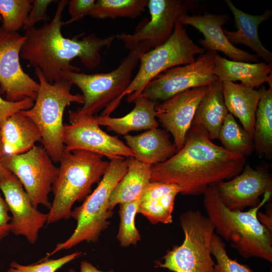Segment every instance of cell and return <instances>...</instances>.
Returning <instances> with one entry per match:
<instances>
[{"label": "cell", "mask_w": 272, "mask_h": 272, "mask_svg": "<svg viewBox=\"0 0 272 272\" xmlns=\"http://www.w3.org/2000/svg\"><path fill=\"white\" fill-rule=\"evenodd\" d=\"M5 155L24 153L41 142V135L35 123L22 111L8 118L0 128Z\"/></svg>", "instance_id": "cb8c5ba5"}, {"label": "cell", "mask_w": 272, "mask_h": 272, "mask_svg": "<svg viewBox=\"0 0 272 272\" xmlns=\"http://www.w3.org/2000/svg\"><path fill=\"white\" fill-rule=\"evenodd\" d=\"M82 254L76 251L56 259L44 258L39 262L30 265H22L13 261L6 272H56L65 264L79 257Z\"/></svg>", "instance_id": "836d02e7"}, {"label": "cell", "mask_w": 272, "mask_h": 272, "mask_svg": "<svg viewBox=\"0 0 272 272\" xmlns=\"http://www.w3.org/2000/svg\"><path fill=\"white\" fill-rule=\"evenodd\" d=\"M124 138L133 157L151 166L166 161L177 152L168 133L158 127L138 135L127 134Z\"/></svg>", "instance_id": "ffe728a7"}, {"label": "cell", "mask_w": 272, "mask_h": 272, "mask_svg": "<svg viewBox=\"0 0 272 272\" xmlns=\"http://www.w3.org/2000/svg\"><path fill=\"white\" fill-rule=\"evenodd\" d=\"M69 272H77L73 268L69 269ZM80 272H114L113 270H110L108 271H103L98 269L90 262L83 260L80 264Z\"/></svg>", "instance_id": "ab89813d"}, {"label": "cell", "mask_w": 272, "mask_h": 272, "mask_svg": "<svg viewBox=\"0 0 272 272\" xmlns=\"http://www.w3.org/2000/svg\"><path fill=\"white\" fill-rule=\"evenodd\" d=\"M33 0H0L2 27L10 32L23 28L31 9Z\"/></svg>", "instance_id": "1f68e13d"}, {"label": "cell", "mask_w": 272, "mask_h": 272, "mask_svg": "<svg viewBox=\"0 0 272 272\" xmlns=\"http://www.w3.org/2000/svg\"><path fill=\"white\" fill-rule=\"evenodd\" d=\"M1 19H1V16H0V20H1Z\"/></svg>", "instance_id": "7bdbcfd3"}, {"label": "cell", "mask_w": 272, "mask_h": 272, "mask_svg": "<svg viewBox=\"0 0 272 272\" xmlns=\"http://www.w3.org/2000/svg\"><path fill=\"white\" fill-rule=\"evenodd\" d=\"M126 173L115 186L111 194L109 210L113 212L120 203L131 201L140 197L151 182V167L134 157H128Z\"/></svg>", "instance_id": "4316f807"}, {"label": "cell", "mask_w": 272, "mask_h": 272, "mask_svg": "<svg viewBox=\"0 0 272 272\" xmlns=\"http://www.w3.org/2000/svg\"><path fill=\"white\" fill-rule=\"evenodd\" d=\"M4 167L20 181L32 205L43 206L49 210V194L52 190L58 167L42 147L35 146L21 154L5 155L2 159Z\"/></svg>", "instance_id": "30bf717a"}, {"label": "cell", "mask_w": 272, "mask_h": 272, "mask_svg": "<svg viewBox=\"0 0 272 272\" xmlns=\"http://www.w3.org/2000/svg\"><path fill=\"white\" fill-rule=\"evenodd\" d=\"M0 190L12 214L11 232L24 236L31 244L35 243L40 230L46 225L48 213L34 207L22 184L12 173L0 179Z\"/></svg>", "instance_id": "9a60e30c"}, {"label": "cell", "mask_w": 272, "mask_h": 272, "mask_svg": "<svg viewBox=\"0 0 272 272\" xmlns=\"http://www.w3.org/2000/svg\"><path fill=\"white\" fill-rule=\"evenodd\" d=\"M184 238L156 262L155 267L174 272H213L215 262L211 253L215 228L199 211L189 210L180 216Z\"/></svg>", "instance_id": "ba28073f"}, {"label": "cell", "mask_w": 272, "mask_h": 272, "mask_svg": "<svg viewBox=\"0 0 272 272\" xmlns=\"http://www.w3.org/2000/svg\"><path fill=\"white\" fill-rule=\"evenodd\" d=\"M68 2L66 0L58 2L49 23H45L39 28L33 27L25 30L21 50L20 57L38 68L50 84L64 79V75L67 72H80V68L71 64L76 57L89 69L97 67L101 61V50L109 47L116 38L113 35L102 38L95 34H90L81 39H78L79 35L72 39L64 37L61 32L64 25L61 18Z\"/></svg>", "instance_id": "7a4b0ae2"}, {"label": "cell", "mask_w": 272, "mask_h": 272, "mask_svg": "<svg viewBox=\"0 0 272 272\" xmlns=\"http://www.w3.org/2000/svg\"><path fill=\"white\" fill-rule=\"evenodd\" d=\"M179 193L180 189L176 185L150 182L140 196L137 214H142L153 224H170Z\"/></svg>", "instance_id": "44dd1931"}, {"label": "cell", "mask_w": 272, "mask_h": 272, "mask_svg": "<svg viewBox=\"0 0 272 272\" xmlns=\"http://www.w3.org/2000/svg\"><path fill=\"white\" fill-rule=\"evenodd\" d=\"M152 49L148 41L140 42L130 49L113 71L107 73L86 74L76 72L65 73L64 79L82 92L83 106L78 109L94 115L104 109L101 115H110L119 106V99L132 81L134 70L142 55Z\"/></svg>", "instance_id": "5b68a950"}, {"label": "cell", "mask_w": 272, "mask_h": 272, "mask_svg": "<svg viewBox=\"0 0 272 272\" xmlns=\"http://www.w3.org/2000/svg\"><path fill=\"white\" fill-rule=\"evenodd\" d=\"M212 85L189 89L157 103L156 118L172 135L177 151L184 146L196 110Z\"/></svg>", "instance_id": "2e32d148"}, {"label": "cell", "mask_w": 272, "mask_h": 272, "mask_svg": "<svg viewBox=\"0 0 272 272\" xmlns=\"http://www.w3.org/2000/svg\"><path fill=\"white\" fill-rule=\"evenodd\" d=\"M128 164V158L110 160L96 189L81 206L72 211L71 218L77 221L76 227L72 234L65 241L58 243L45 257L48 258L62 250H68L82 242L90 243L98 241L101 233L110 224L109 219L113 213L109 210L111 194L126 173Z\"/></svg>", "instance_id": "8992f818"}, {"label": "cell", "mask_w": 272, "mask_h": 272, "mask_svg": "<svg viewBox=\"0 0 272 272\" xmlns=\"http://www.w3.org/2000/svg\"><path fill=\"white\" fill-rule=\"evenodd\" d=\"M259 90L261 96L255 114L253 140L257 154L269 158L272 153V87Z\"/></svg>", "instance_id": "83f0119b"}, {"label": "cell", "mask_w": 272, "mask_h": 272, "mask_svg": "<svg viewBox=\"0 0 272 272\" xmlns=\"http://www.w3.org/2000/svg\"><path fill=\"white\" fill-rule=\"evenodd\" d=\"M54 2L53 0H33L31 9L26 19L23 29L26 30L34 27L38 22L48 19L47 8Z\"/></svg>", "instance_id": "d590c367"}, {"label": "cell", "mask_w": 272, "mask_h": 272, "mask_svg": "<svg viewBox=\"0 0 272 272\" xmlns=\"http://www.w3.org/2000/svg\"><path fill=\"white\" fill-rule=\"evenodd\" d=\"M203 195V206L217 235L229 242L244 258L255 257L272 262V231L257 217L259 209L269 200L271 191L264 194L259 205L247 211L227 208L216 185L209 187Z\"/></svg>", "instance_id": "3957f363"}, {"label": "cell", "mask_w": 272, "mask_h": 272, "mask_svg": "<svg viewBox=\"0 0 272 272\" xmlns=\"http://www.w3.org/2000/svg\"><path fill=\"white\" fill-rule=\"evenodd\" d=\"M9 211L8 206L0 190V241L11 232L10 223L11 217L9 215Z\"/></svg>", "instance_id": "74e56055"}, {"label": "cell", "mask_w": 272, "mask_h": 272, "mask_svg": "<svg viewBox=\"0 0 272 272\" xmlns=\"http://www.w3.org/2000/svg\"><path fill=\"white\" fill-rule=\"evenodd\" d=\"M11 174V172L4 167L0 159V179L7 177Z\"/></svg>", "instance_id": "60d3db41"}, {"label": "cell", "mask_w": 272, "mask_h": 272, "mask_svg": "<svg viewBox=\"0 0 272 272\" xmlns=\"http://www.w3.org/2000/svg\"><path fill=\"white\" fill-rule=\"evenodd\" d=\"M206 52L190 39L183 25L177 21L172 34L165 43L142 55L138 72L120 97L119 103L125 95H127L128 102H134L147 85L160 73L175 66L192 63L196 54Z\"/></svg>", "instance_id": "9c48e42d"}, {"label": "cell", "mask_w": 272, "mask_h": 272, "mask_svg": "<svg viewBox=\"0 0 272 272\" xmlns=\"http://www.w3.org/2000/svg\"><path fill=\"white\" fill-rule=\"evenodd\" d=\"M216 54L207 51L192 63L163 72L147 85L139 97L163 101L186 90L213 84L218 80L213 73Z\"/></svg>", "instance_id": "8fae6325"}, {"label": "cell", "mask_w": 272, "mask_h": 272, "mask_svg": "<svg viewBox=\"0 0 272 272\" xmlns=\"http://www.w3.org/2000/svg\"><path fill=\"white\" fill-rule=\"evenodd\" d=\"M195 7L191 0H148L150 19L141 22L133 34L124 33L116 37L129 50L144 41H149L152 49L156 48L169 39L179 18Z\"/></svg>", "instance_id": "4fadbf2b"}, {"label": "cell", "mask_w": 272, "mask_h": 272, "mask_svg": "<svg viewBox=\"0 0 272 272\" xmlns=\"http://www.w3.org/2000/svg\"><path fill=\"white\" fill-rule=\"evenodd\" d=\"M222 82L224 100L229 113L239 120L243 128L253 138L260 90L249 88L242 83Z\"/></svg>", "instance_id": "603a6c76"}, {"label": "cell", "mask_w": 272, "mask_h": 272, "mask_svg": "<svg viewBox=\"0 0 272 272\" xmlns=\"http://www.w3.org/2000/svg\"><path fill=\"white\" fill-rule=\"evenodd\" d=\"M272 63L265 62L249 63L228 60L217 53L214 59V74L221 82L240 81L254 89L264 83L272 87Z\"/></svg>", "instance_id": "7402d4cb"}, {"label": "cell", "mask_w": 272, "mask_h": 272, "mask_svg": "<svg viewBox=\"0 0 272 272\" xmlns=\"http://www.w3.org/2000/svg\"><path fill=\"white\" fill-rule=\"evenodd\" d=\"M134 102L135 105L132 110L122 117H112L101 115L95 116L98 124L124 136L131 131L158 127L155 110L158 102L139 97Z\"/></svg>", "instance_id": "484cf974"}, {"label": "cell", "mask_w": 272, "mask_h": 272, "mask_svg": "<svg viewBox=\"0 0 272 272\" xmlns=\"http://www.w3.org/2000/svg\"><path fill=\"white\" fill-rule=\"evenodd\" d=\"M140 197L131 201L119 204L120 224L116 239L122 247L135 245L141 240V235L134 221Z\"/></svg>", "instance_id": "4dcf8cb0"}, {"label": "cell", "mask_w": 272, "mask_h": 272, "mask_svg": "<svg viewBox=\"0 0 272 272\" xmlns=\"http://www.w3.org/2000/svg\"><path fill=\"white\" fill-rule=\"evenodd\" d=\"M246 163L245 157L227 151L191 126L183 147L152 166L150 181L176 185L183 195H199L209 187L240 174Z\"/></svg>", "instance_id": "6da1fadb"}, {"label": "cell", "mask_w": 272, "mask_h": 272, "mask_svg": "<svg viewBox=\"0 0 272 272\" xmlns=\"http://www.w3.org/2000/svg\"><path fill=\"white\" fill-rule=\"evenodd\" d=\"M148 0H97L90 16L98 19H135L148 6Z\"/></svg>", "instance_id": "f546056e"}, {"label": "cell", "mask_w": 272, "mask_h": 272, "mask_svg": "<svg viewBox=\"0 0 272 272\" xmlns=\"http://www.w3.org/2000/svg\"><path fill=\"white\" fill-rule=\"evenodd\" d=\"M70 123L64 124V150H84L98 154L110 160L120 157H133V154L116 136L104 131L94 115L84 113L78 109L70 111Z\"/></svg>", "instance_id": "7c38bea8"}, {"label": "cell", "mask_w": 272, "mask_h": 272, "mask_svg": "<svg viewBox=\"0 0 272 272\" xmlns=\"http://www.w3.org/2000/svg\"><path fill=\"white\" fill-rule=\"evenodd\" d=\"M103 157L84 150H64L52 186L53 199L46 225L71 218L74 203L84 201L91 193L92 185L105 173L109 162Z\"/></svg>", "instance_id": "277c9868"}, {"label": "cell", "mask_w": 272, "mask_h": 272, "mask_svg": "<svg viewBox=\"0 0 272 272\" xmlns=\"http://www.w3.org/2000/svg\"><path fill=\"white\" fill-rule=\"evenodd\" d=\"M68 5L69 13L71 19L67 22H64V25L79 21L84 17L90 15L94 8L95 1L71 0L68 2Z\"/></svg>", "instance_id": "8d00e7d4"}, {"label": "cell", "mask_w": 272, "mask_h": 272, "mask_svg": "<svg viewBox=\"0 0 272 272\" xmlns=\"http://www.w3.org/2000/svg\"><path fill=\"white\" fill-rule=\"evenodd\" d=\"M225 2L234 16L237 28L235 31L223 29L230 42L234 45H245L254 51L258 57L262 58L264 62L272 63V53L263 46L258 35L259 26L270 19L271 11L265 10L262 14L253 15L237 8L230 0Z\"/></svg>", "instance_id": "d6986e66"}, {"label": "cell", "mask_w": 272, "mask_h": 272, "mask_svg": "<svg viewBox=\"0 0 272 272\" xmlns=\"http://www.w3.org/2000/svg\"><path fill=\"white\" fill-rule=\"evenodd\" d=\"M25 36L0 27V94L5 99L18 102L36 98L39 84L23 70L20 52Z\"/></svg>", "instance_id": "5bb4252c"}, {"label": "cell", "mask_w": 272, "mask_h": 272, "mask_svg": "<svg viewBox=\"0 0 272 272\" xmlns=\"http://www.w3.org/2000/svg\"><path fill=\"white\" fill-rule=\"evenodd\" d=\"M4 156H5V154L4 152L3 143H2V137H1V134L0 132V159H1Z\"/></svg>", "instance_id": "b9f144b4"}, {"label": "cell", "mask_w": 272, "mask_h": 272, "mask_svg": "<svg viewBox=\"0 0 272 272\" xmlns=\"http://www.w3.org/2000/svg\"><path fill=\"white\" fill-rule=\"evenodd\" d=\"M229 19L228 14L206 13L202 15H186L180 18L178 21L183 25L193 27L203 34L204 39L198 41L206 51L222 52L234 61L258 62L259 59L256 54L236 47L228 40L222 27Z\"/></svg>", "instance_id": "ac0fdd59"}, {"label": "cell", "mask_w": 272, "mask_h": 272, "mask_svg": "<svg viewBox=\"0 0 272 272\" xmlns=\"http://www.w3.org/2000/svg\"><path fill=\"white\" fill-rule=\"evenodd\" d=\"M229 113L225 105L222 82H214L199 103L192 125L201 130L211 141L218 139L222 124Z\"/></svg>", "instance_id": "d4e9b609"}, {"label": "cell", "mask_w": 272, "mask_h": 272, "mask_svg": "<svg viewBox=\"0 0 272 272\" xmlns=\"http://www.w3.org/2000/svg\"><path fill=\"white\" fill-rule=\"evenodd\" d=\"M218 195L225 206L231 210L243 211L254 208L260 202V196L272 190L271 176L266 169H253L248 163L242 171L216 184Z\"/></svg>", "instance_id": "e0dca14e"}, {"label": "cell", "mask_w": 272, "mask_h": 272, "mask_svg": "<svg viewBox=\"0 0 272 272\" xmlns=\"http://www.w3.org/2000/svg\"><path fill=\"white\" fill-rule=\"evenodd\" d=\"M267 208L265 213L258 212L257 217L259 222L268 230L272 231L271 205Z\"/></svg>", "instance_id": "f35d334b"}, {"label": "cell", "mask_w": 272, "mask_h": 272, "mask_svg": "<svg viewBox=\"0 0 272 272\" xmlns=\"http://www.w3.org/2000/svg\"><path fill=\"white\" fill-rule=\"evenodd\" d=\"M218 139L225 150L233 154L246 157L254 150L253 138L229 113L222 124Z\"/></svg>", "instance_id": "f1b7e54d"}, {"label": "cell", "mask_w": 272, "mask_h": 272, "mask_svg": "<svg viewBox=\"0 0 272 272\" xmlns=\"http://www.w3.org/2000/svg\"><path fill=\"white\" fill-rule=\"evenodd\" d=\"M211 253L216 260L213 272H253L248 266L229 256L226 245L215 233L212 237Z\"/></svg>", "instance_id": "d6a6232c"}, {"label": "cell", "mask_w": 272, "mask_h": 272, "mask_svg": "<svg viewBox=\"0 0 272 272\" xmlns=\"http://www.w3.org/2000/svg\"><path fill=\"white\" fill-rule=\"evenodd\" d=\"M34 104V100L29 98L18 102H11L2 98L0 96V128L10 116L17 112L30 109Z\"/></svg>", "instance_id": "e575fe53"}, {"label": "cell", "mask_w": 272, "mask_h": 272, "mask_svg": "<svg viewBox=\"0 0 272 272\" xmlns=\"http://www.w3.org/2000/svg\"><path fill=\"white\" fill-rule=\"evenodd\" d=\"M39 88L34 105L22 111L36 125L41 135V143L54 163H59L64 151L63 116L72 103H84L82 95L71 92L73 85L63 79L48 82L40 70L35 67Z\"/></svg>", "instance_id": "52a82bcc"}]
</instances>
